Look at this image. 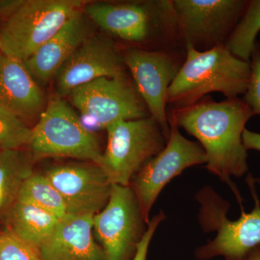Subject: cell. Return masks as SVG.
Returning <instances> with one entry per match:
<instances>
[{"mask_svg": "<svg viewBox=\"0 0 260 260\" xmlns=\"http://www.w3.org/2000/svg\"><path fill=\"white\" fill-rule=\"evenodd\" d=\"M179 127L194 136L204 150L207 169L226 183L243 210V200L232 180L248 170L242 135L253 113L244 99L217 102L205 97L187 107L171 109Z\"/></svg>", "mask_w": 260, "mask_h": 260, "instance_id": "obj_1", "label": "cell"}, {"mask_svg": "<svg viewBox=\"0 0 260 260\" xmlns=\"http://www.w3.org/2000/svg\"><path fill=\"white\" fill-rule=\"evenodd\" d=\"M83 13L103 30L131 48L184 49L173 0L89 3Z\"/></svg>", "mask_w": 260, "mask_h": 260, "instance_id": "obj_2", "label": "cell"}, {"mask_svg": "<svg viewBox=\"0 0 260 260\" xmlns=\"http://www.w3.org/2000/svg\"><path fill=\"white\" fill-rule=\"evenodd\" d=\"M186 56L168 90L167 106L179 109L196 104L212 92L227 99L244 95L249 83L250 64L229 50L225 45L200 51L185 48Z\"/></svg>", "mask_w": 260, "mask_h": 260, "instance_id": "obj_3", "label": "cell"}, {"mask_svg": "<svg viewBox=\"0 0 260 260\" xmlns=\"http://www.w3.org/2000/svg\"><path fill=\"white\" fill-rule=\"evenodd\" d=\"M86 5L80 0L19 1L0 31L2 53L27 60Z\"/></svg>", "mask_w": 260, "mask_h": 260, "instance_id": "obj_4", "label": "cell"}, {"mask_svg": "<svg viewBox=\"0 0 260 260\" xmlns=\"http://www.w3.org/2000/svg\"><path fill=\"white\" fill-rule=\"evenodd\" d=\"M246 181L254 198V209L249 213L242 210L240 218L234 221L227 217L229 205L211 189L205 188L198 194L200 224L207 232H217L213 241L198 249V259L223 256L225 260H241L260 245V202L252 179L248 177Z\"/></svg>", "mask_w": 260, "mask_h": 260, "instance_id": "obj_5", "label": "cell"}, {"mask_svg": "<svg viewBox=\"0 0 260 260\" xmlns=\"http://www.w3.org/2000/svg\"><path fill=\"white\" fill-rule=\"evenodd\" d=\"M27 148L35 160L61 157L102 165L103 153L96 137L60 97L52 99L46 106L32 128Z\"/></svg>", "mask_w": 260, "mask_h": 260, "instance_id": "obj_6", "label": "cell"}, {"mask_svg": "<svg viewBox=\"0 0 260 260\" xmlns=\"http://www.w3.org/2000/svg\"><path fill=\"white\" fill-rule=\"evenodd\" d=\"M106 130L107 147L101 167L112 184L129 186L135 174L167 144L161 126L151 116L116 121Z\"/></svg>", "mask_w": 260, "mask_h": 260, "instance_id": "obj_7", "label": "cell"}, {"mask_svg": "<svg viewBox=\"0 0 260 260\" xmlns=\"http://www.w3.org/2000/svg\"><path fill=\"white\" fill-rule=\"evenodd\" d=\"M169 123L170 134L165 148L145 164L129 184L147 224L154 203L168 183L187 168L207 162L201 145L183 136L172 112H169Z\"/></svg>", "mask_w": 260, "mask_h": 260, "instance_id": "obj_8", "label": "cell"}, {"mask_svg": "<svg viewBox=\"0 0 260 260\" xmlns=\"http://www.w3.org/2000/svg\"><path fill=\"white\" fill-rule=\"evenodd\" d=\"M121 54L150 116L158 121L169 139L168 90L184 63L185 49L151 51L126 48Z\"/></svg>", "mask_w": 260, "mask_h": 260, "instance_id": "obj_9", "label": "cell"}, {"mask_svg": "<svg viewBox=\"0 0 260 260\" xmlns=\"http://www.w3.org/2000/svg\"><path fill=\"white\" fill-rule=\"evenodd\" d=\"M247 0H173L184 48L204 51L225 45Z\"/></svg>", "mask_w": 260, "mask_h": 260, "instance_id": "obj_10", "label": "cell"}, {"mask_svg": "<svg viewBox=\"0 0 260 260\" xmlns=\"http://www.w3.org/2000/svg\"><path fill=\"white\" fill-rule=\"evenodd\" d=\"M129 186L113 184L109 201L94 215L93 233L106 260H132L147 227Z\"/></svg>", "mask_w": 260, "mask_h": 260, "instance_id": "obj_11", "label": "cell"}, {"mask_svg": "<svg viewBox=\"0 0 260 260\" xmlns=\"http://www.w3.org/2000/svg\"><path fill=\"white\" fill-rule=\"evenodd\" d=\"M69 95L82 115L102 129L116 121L150 116L134 83L126 74L99 78L74 89Z\"/></svg>", "mask_w": 260, "mask_h": 260, "instance_id": "obj_12", "label": "cell"}, {"mask_svg": "<svg viewBox=\"0 0 260 260\" xmlns=\"http://www.w3.org/2000/svg\"><path fill=\"white\" fill-rule=\"evenodd\" d=\"M125 68L120 49L113 39L90 36L56 73V90L60 97L70 95L74 89L99 78L125 75Z\"/></svg>", "mask_w": 260, "mask_h": 260, "instance_id": "obj_13", "label": "cell"}, {"mask_svg": "<svg viewBox=\"0 0 260 260\" xmlns=\"http://www.w3.org/2000/svg\"><path fill=\"white\" fill-rule=\"evenodd\" d=\"M44 175L60 192L69 213L95 215L107 205L112 192L107 174L93 162L55 166Z\"/></svg>", "mask_w": 260, "mask_h": 260, "instance_id": "obj_14", "label": "cell"}, {"mask_svg": "<svg viewBox=\"0 0 260 260\" xmlns=\"http://www.w3.org/2000/svg\"><path fill=\"white\" fill-rule=\"evenodd\" d=\"M93 214L69 213L39 247L41 260H106L93 233Z\"/></svg>", "mask_w": 260, "mask_h": 260, "instance_id": "obj_15", "label": "cell"}, {"mask_svg": "<svg viewBox=\"0 0 260 260\" xmlns=\"http://www.w3.org/2000/svg\"><path fill=\"white\" fill-rule=\"evenodd\" d=\"M0 106L20 119L40 116L46 108L39 84L23 61L0 54Z\"/></svg>", "mask_w": 260, "mask_h": 260, "instance_id": "obj_16", "label": "cell"}, {"mask_svg": "<svg viewBox=\"0 0 260 260\" xmlns=\"http://www.w3.org/2000/svg\"><path fill=\"white\" fill-rule=\"evenodd\" d=\"M83 11L75 14L27 60L23 61L37 82L45 85L54 78L67 59L90 37Z\"/></svg>", "mask_w": 260, "mask_h": 260, "instance_id": "obj_17", "label": "cell"}, {"mask_svg": "<svg viewBox=\"0 0 260 260\" xmlns=\"http://www.w3.org/2000/svg\"><path fill=\"white\" fill-rule=\"evenodd\" d=\"M35 160L28 150H0V225L5 224L24 183L34 174Z\"/></svg>", "mask_w": 260, "mask_h": 260, "instance_id": "obj_18", "label": "cell"}, {"mask_svg": "<svg viewBox=\"0 0 260 260\" xmlns=\"http://www.w3.org/2000/svg\"><path fill=\"white\" fill-rule=\"evenodd\" d=\"M59 220L47 210L18 201L10 210L5 225L6 229L39 250L51 237Z\"/></svg>", "mask_w": 260, "mask_h": 260, "instance_id": "obj_19", "label": "cell"}, {"mask_svg": "<svg viewBox=\"0 0 260 260\" xmlns=\"http://www.w3.org/2000/svg\"><path fill=\"white\" fill-rule=\"evenodd\" d=\"M260 31V0H247L240 20L225 44L234 56L249 61Z\"/></svg>", "mask_w": 260, "mask_h": 260, "instance_id": "obj_20", "label": "cell"}, {"mask_svg": "<svg viewBox=\"0 0 260 260\" xmlns=\"http://www.w3.org/2000/svg\"><path fill=\"white\" fill-rule=\"evenodd\" d=\"M18 201L35 205L59 218L69 214L64 198L44 174L34 173L25 181Z\"/></svg>", "mask_w": 260, "mask_h": 260, "instance_id": "obj_21", "label": "cell"}, {"mask_svg": "<svg viewBox=\"0 0 260 260\" xmlns=\"http://www.w3.org/2000/svg\"><path fill=\"white\" fill-rule=\"evenodd\" d=\"M31 134L25 121L0 106V150L27 148Z\"/></svg>", "mask_w": 260, "mask_h": 260, "instance_id": "obj_22", "label": "cell"}, {"mask_svg": "<svg viewBox=\"0 0 260 260\" xmlns=\"http://www.w3.org/2000/svg\"><path fill=\"white\" fill-rule=\"evenodd\" d=\"M0 260H41L39 250L10 229L0 232Z\"/></svg>", "mask_w": 260, "mask_h": 260, "instance_id": "obj_23", "label": "cell"}, {"mask_svg": "<svg viewBox=\"0 0 260 260\" xmlns=\"http://www.w3.org/2000/svg\"><path fill=\"white\" fill-rule=\"evenodd\" d=\"M250 75L244 101L250 108L253 115L260 116V42H256L251 53Z\"/></svg>", "mask_w": 260, "mask_h": 260, "instance_id": "obj_24", "label": "cell"}, {"mask_svg": "<svg viewBox=\"0 0 260 260\" xmlns=\"http://www.w3.org/2000/svg\"><path fill=\"white\" fill-rule=\"evenodd\" d=\"M164 218H165L164 213L160 212L158 215L153 216L151 220H150L144 235L137 246L136 252L132 260H147L149 246H150L152 238H153L159 224L161 223Z\"/></svg>", "mask_w": 260, "mask_h": 260, "instance_id": "obj_25", "label": "cell"}, {"mask_svg": "<svg viewBox=\"0 0 260 260\" xmlns=\"http://www.w3.org/2000/svg\"><path fill=\"white\" fill-rule=\"evenodd\" d=\"M243 144L246 150H255L260 152V134L249 131L247 129L244 130L242 135Z\"/></svg>", "mask_w": 260, "mask_h": 260, "instance_id": "obj_26", "label": "cell"}, {"mask_svg": "<svg viewBox=\"0 0 260 260\" xmlns=\"http://www.w3.org/2000/svg\"><path fill=\"white\" fill-rule=\"evenodd\" d=\"M241 260H260V245L252 249Z\"/></svg>", "mask_w": 260, "mask_h": 260, "instance_id": "obj_27", "label": "cell"}, {"mask_svg": "<svg viewBox=\"0 0 260 260\" xmlns=\"http://www.w3.org/2000/svg\"><path fill=\"white\" fill-rule=\"evenodd\" d=\"M2 54V50H1V42H0V54Z\"/></svg>", "mask_w": 260, "mask_h": 260, "instance_id": "obj_28", "label": "cell"}]
</instances>
